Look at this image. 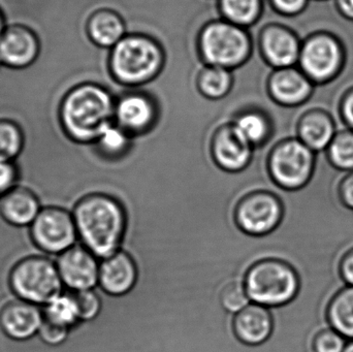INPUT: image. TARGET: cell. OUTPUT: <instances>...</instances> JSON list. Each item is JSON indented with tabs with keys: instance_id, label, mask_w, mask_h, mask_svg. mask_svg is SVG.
Instances as JSON below:
<instances>
[{
	"instance_id": "1",
	"label": "cell",
	"mask_w": 353,
	"mask_h": 352,
	"mask_svg": "<svg viewBox=\"0 0 353 352\" xmlns=\"http://www.w3.org/2000/svg\"><path fill=\"white\" fill-rule=\"evenodd\" d=\"M79 239L97 258L119 251L128 231V213L122 203L109 194L83 196L74 209Z\"/></svg>"
},
{
	"instance_id": "2",
	"label": "cell",
	"mask_w": 353,
	"mask_h": 352,
	"mask_svg": "<svg viewBox=\"0 0 353 352\" xmlns=\"http://www.w3.org/2000/svg\"><path fill=\"white\" fill-rule=\"evenodd\" d=\"M112 113L113 101L109 90L97 83H82L70 89L62 99L60 123L70 140L92 144L111 123Z\"/></svg>"
},
{
	"instance_id": "3",
	"label": "cell",
	"mask_w": 353,
	"mask_h": 352,
	"mask_svg": "<svg viewBox=\"0 0 353 352\" xmlns=\"http://www.w3.org/2000/svg\"><path fill=\"white\" fill-rule=\"evenodd\" d=\"M244 285L250 301L276 309L288 307L296 301L302 289V279L292 262L282 258H265L247 271Z\"/></svg>"
},
{
	"instance_id": "4",
	"label": "cell",
	"mask_w": 353,
	"mask_h": 352,
	"mask_svg": "<svg viewBox=\"0 0 353 352\" xmlns=\"http://www.w3.org/2000/svg\"><path fill=\"white\" fill-rule=\"evenodd\" d=\"M316 154L298 138H285L278 143L268 156L270 178L281 191H301L314 177Z\"/></svg>"
},
{
	"instance_id": "5",
	"label": "cell",
	"mask_w": 353,
	"mask_h": 352,
	"mask_svg": "<svg viewBox=\"0 0 353 352\" xmlns=\"http://www.w3.org/2000/svg\"><path fill=\"white\" fill-rule=\"evenodd\" d=\"M347 63V50L341 37L329 30L310 33L302 41L298 66L316 86L334 82Z\"/></svg>"
},
{
	"instance_id": "6",
	"label": "cell",
	"mask_w": 353,
	"mask_h": 352,
	"mask_svg": "<svg viewBox=\"0 0 353 352\" xmlns=\"http://www.w3.org/2000/svg\"><path fill=\"white\" fill-rule=\"evenodd\" d=\"M10 289L19 300L46 306L61 295L62 283L57 265L41 256L20 260L10 273Z\"/></svg>"
},
{
	"instance_id": "7",
	"label": "cell",
	"mask_w": 353,
	"mask_h": 352,
	"mask_svg": "<svg viewBox=\"0 0 353 352\" xmlns=\"http://www.w3.org/2000/svg\"><path fill=\"white\" fill-rule=\"evenodd\" d=\"M112 70L118 81L141 84L153 78L161 65V52L152 39L132 37L115 45L111 59Z\"/></svg>"
},
{
	"instance_id": "8",
	"label": "cell",
	"mask_w": 353,
	"mask_h": 352,
	"mask_svg": "<svg viewBox=\"0 0 353 352\" xmlns=\"http://www.w3.org/2000/svg\"><path fill=\"white\" fill-rule=\"evenodd\" d=\"M286 207L281 194L255 190L243 196L236 206L234 219L241 231L250 236L274 233L285 220Z\"/></svg>"
},
{
	"instance_id": "9",
	"label": "cell",
	"mask_w": 353,
	"mask_h": 352,
	"mask_svg": "<svg viewBox=\"0 0 353 352\" xmlns=\"http://www.w3.org/2000/svg\"><path fill=\"white\" fill-rule=\"evenodd\" d=\"M201 53L209 63L232 68L244 61L250 51L246 33L234 24L213 23L205 27L201 37Z\"/></svg>"
},
{
	"instance_id": "10",
	"label": "cell",
	"mask_w": 353,
	"mask_h": 352,
	"mask_svg": "<svg viewBox=\"0 0 353 352\" xmlns=\"http://www.w3.org/2000/svg\"><path fill=\"white\" fill-rule=\"evenodd\" d=\"M33 243L50 254H61L74 247L78 239L74 216L64 209H43L30 225Z\"/></svg>"
},
{
	"instance_id": "11",
	"label": "cell",
	"mask_w": 353,
	"mask_h": 352,
	"mask_svg": "<svg viewBox=\"0 0 353 352\" xmlns=\"http://www.w3.org/2000/svg\"><path fill=\"white\" fill-rule=\"evenodd\" d=\"M58 272L62 283L72 291H87L99 287L97 258L84 246H76L60 254Z\"/></svg>"
},
{
	"instance_id": "12",
	"label": "cell",
	"mask_w": 353,
	"mask_h": 352,
	"mask_svg": "<svg viewBox=\"0 0 353 352\" xmlns=\"http://www.w3.org/2000/svg\"><path fill=\"white\" fill-rule=\"evenodd\" d=\"M41 52L39 35L24 24L6 25L0 37V59L4 66L25 68L32 65Z\"/></svg>"
},
{
	"instance_id": "13",
	"label": "cell",
	"mask_w": 353,
	"mask_h": 352,
	"mask_svg": "<svg viewBox=\"0 0 353 352\" xmlns=\"http://www.w3.org/2000/svg\"><path fill=\"white\" fill-rule=\"evenodd\" d=\"M211 154L220 169L238 173L252 163L253 147L239 136L234 126H224L211 140Z\"/></svg>"
},
{
	"instance_id": "14",
	"label": "cell",
	"mask_w": 353,
	"mask_h": 352,
	"mask_svg": "<svg viewBox=\"0 0 353 352\" xmlns=\"http://www.w3.org/2000/svg\"><path fill=\"white\" fill-rule=\"evenodd\" d=\"M275 326L272 309L254 303L234 314L232 320L234 336L247 346H261L267 343L273 336Z\"/></svg>"
},
{
	"instance_id": "15",
	"label": "cell",
	"mask_w": 353,
	"mask_h": 352,
	"mask_svg": "<svg viewBox=\"0 0 353 352\" xmlns=\"http://www.w3.org/2000/svg\"><path fill=\"white\" fill-rule=\"evenodd\" d=\"M139 280L136 260L120 249L99 264V287L108 295L124 296L132 291Z\"/></svg>"
},
{
	"instance_id": "16",
	"label": "cell",
	"mask_w": 353,
	"mask_h": 352,
	"mask_svg": "<svg viewBox=\"0 0 353 352\" xmlns=\"http://www.w3.org/2000/svg\"><path fill=\"white\" fill-rule=\"evenodd\" d=\"M316 85L300 68H279L270 80V92L277 103L285 107H299L310 101Z\"/></svg>"
},
{
	"instance_id": "17",
	"label": "cell",
	"mask_w": 353,
	"mask_h": 352,
	"mask_svg": "<svg viewBox=\"0 0 353 352\" xmlns=\"http://www.w3.org/2000/svg\"><path fill=\"white\" fill-rule=\"evenodd\" d=\"M333 114L321 107L307 110L299 118L296 136L315 153L325 152L338 132Z\"/></svg>"
},
{
	"instance_id": "18",
	"label": "cell",
	"mask_w": 353,
	"mask_h": 352,
	"mask_svg": "<svg viewBox=\"0 0 353 352\" xmlns=\"http://www.w3.org/2000/svg\"><path fill=\"white\" fill-rule=\"evenodd\" d=\"M43 315L37 305L18 300L10 302L0 311V329L12 340L25 341L39 334Z\"/></svg>"
},
{
	"instance_id": "19",
	"label": "cell",
	"mask_w": 353,
	"mask_h": 352,
	"mask_svg": "<svg viewBox=\"0 0 353 352\" xmlns=\"http://www.w3.org/2000/svg\"><path fill=\"white\" fill-rule=\"evenodd\" d=\"M261 45L272 65L284 68L298 64L302 41L292 29L284 26L270 27L263 32Z\"/></svg>"
},
{
	"instance_id": "20",
	"label": "cell",
	"mask_w": 353,
	"mask_h": 352,
	"mask_svg": "<svg viewBox=\"0 0 353 352\" xmlns=\"http://www.w3.org/2000/svg\"><path fill=\"white\" fill-rule=\"evenodd\" d=\"M41 210L39 198L27 188L14 187L0 198V214L14 227L32 225Z\"/></svg>"
},
{
	"instance_id": "21",
	"label": "cell",
	"mask_w": 353,
	"mask_h": 352,
	"mask_svg": "<svg viewBox=\"0 0 353 352\" xmlns=\"http://www.w3.org/2000/svg\"><path fill=\"white\" fill-rule=\"evenodd\" d=\"M327 326L353 340V287L344 285L333 293L325 310Z\"/></svg>"
},
{
	"instance_id": "22",
	"label": "cell",
	"mask_w": 353,
	"mask_h": 352,
	"mask_svg": "<svg viewBox=\"0 0 353 352\" xmlns=\"http://www.w3.org/2000/svg\"><path fill=\"white\" fill-rule=\"evenodd\" d=\"M87 33L91 41L101 48L116 45L124 34V23L115 12L108 10H97L89 17Z\"/></svg>"
},
{
	"instance_id": "23",
	"label": "cell",
	"mask_w": 353,
	"mask_h": 352,
	"mask_svg": "<svg viewBox=\"0 0 353 352\" xmlns=\"http://www.w3.org/2000/svg\"><path fill=\"white\" fill-rule=\"evenodd\" d=\"M117 117L122 127L128 132L141 134L152 123V105L145 97L130 95L121 99L118 105Z\"/></svg>"
},
{
	"instance_id": "24",
	"label": "cell",
	"mask_w": 353,
	"mask_h": 352,
	"mask_svg": "<svg viewBox=\"0 0 353 352\" xmlns=\"http://www.w3.org/2000/svg\"><path fill=\"white\" fill-rule=\"evenodd\" d=\"M325 153L334 169L344 174L353 172V130H338Z\"/></svg>"
},
{
	"instance_id": "25",
	"label": "cell",
	"mask_w": 353,
	"mask_h": 352,
	"mask_svg": "<svg viewBox=\"0 0 353 352\" xmlns=\"http://www.w3.org/2000/svg\"><path fill=\"white\" fill-rule=\"evenodd\" d=\"M25 134L22 126L12 119H0V161H14L23 154Z\"/></svg>"
},
{
	"instance_id": "26",
	"label": "cell",
	"mask_w": 353,
	"mask_h": 352,
	"mask_svg": "<svg viewBox=\"0 0 353 352\" xmlns=\"http://www.w3.org/2000/svg\"><path fill=\"white\" fill-rule=\"evenodd\" d=\"M43 318L48 322L72 329L80 322L76 302L72 293H61L45 306Z\"/></svg>"
},
{
	"instance_id": "27",
	"label": "cell",
	"mask_w": 353,
	"mask_h": 352,
	"mask_svg": "<svg viewBox=\"0 0 353 352\" xmlns=\"http://www.w3.org/2000/svg\"><path fill=\"white\" fill-rule=\"evenodd\" d=\"M95 144L101 154L108 158L118 159L128 154L130 140L126 132L110 123L105 126Z\"/></svg>"
},
{
	"instance_id": "28",
	"label": "cell",
	"mask_w": 353,
	"mask_h": 352,
	"mask_svg": "<svg viewBox=\"0 0 353 352\" xmlns=\"http://www.w3.org/2000/svg\"><path fill=\"white\" fill-rule=\"evenodd\" d=\"M234 127L239 136L252 147L263 144L270 134V125L267 120L263 116L257 114L242 116Z\"/></svg>"
},
{
	"instance_id": "29",
	"label": "cell",
	"mask_w": 353,
	"mask_h": 352,
	"mask_svg": "<svg viewBox=\"0 0 353 352\" xmlns=\"http://www.w3.org/2000/svg\"><path fill=\"white\" fill-rule=\"evenodd\" d=\"M230 83V74L225 68L213 66L201 74L199 88L205 96L217 99L228 93Z\"/></svg>"
},
{
	"instance_id": "30",
	"label": "cell",
	"mask_w": 353,
	"mask_h": 352,
	"mask_svg": "<svg viewBox=\"0 0 353 352\" xmlns=\"http://www.w3.org/2000/svg\"><path fill=\"white\" fill-rule=\"evenodd\" d=\"M221 10L234 24L248 25L261 12V0H221Z\"/></svg>"
},
{
	"instance_id": "31",
	"label": "cell",
	"mask_w": 353,
	"mask_h": 352,
	"mask_svg": "<svg viewBox=\"0 0 353 352\" xmlns=\"http://www.w3.org/2000/svg\"><path fill=\"white\" fill-rule=\"evenodd\" d=\"M222 307L228 313L234 314L249 305L250 298L245 289L244 281L234 280L226 283L219 296Z\"/></svg>"
},
{
	"instance_id": "32",
	"label": "cell",
	"mask_w": 353,
	"mask_h": 352,
	"mask_svg": "<svg viewBox=\"0 0 353 352\" xmlns=\"http://www.w3.org/2000/svg\"><path fill=\"white\" fill-rule=\"evenodd\" d=\"M80 322H90L99 318L103 309V299L97 289L72 291Z\"/></svg>"
},
{
	"instance_id": "33",
	"label": "cell",
	"mask_w": 353,
	"mask_h": 352,
	"mask_svg": "<svg viewBox=\"0 0 353 352\" xmlns=\"http://www.w3.org/2000/svg\"><path fill=\"white\" fill-rule=\"evenodd\" d=\"M348 340L331 327L319 329L310 339L311 352H343Z\"/></svg>"
},
{
	"instance_id": "34",
	"label": "cell",
	"mask_w": 353,
	"mask_h": 352,
	"mask_svg": "<svg viewBox=\"0 0 353 352\" xmlns=\"http://www.w3.org/2000/svg\"><path fill=\"white\" fill-rule=\"evenodd\" d=\"M68 334H70V329L48 322L45 318H43V324L39 331L41 340L49 345L61 344L66 340Z\"/></svg>"
},
{
	"instance_id": "35",
	"label": "cell",
	"mask_w": 353,
	"mask_h": 352,
	"mask_svg": "<svg viewBox=\"0 0 353 352\" xmlns=\"http://www.w3.org/2000/svg\"><path fill=\"white\" fill-rule=\"evenodd\" d=\"M338 115L345 128L353 130V86L346 89L340 97Z\"/></svg>"
},
{
	"instance_id": "36",
	"label": "cell",
	"mask_w": 353,
	"mask_h": 352,
	"mask_svg": "<svg viewBox=\"0 0 353 352\" xmlns=\"http://www.w3.org/2000/svg\"><path fill=\"white\" fill-rule=\"evenodd\" d=\"M18 171L14 161H0V196L16 187Z\"/></svg>"
},
{
	"instance_id": "37",
	"label": "cell",
	"mask_w": 353,
	"mask_h": 352,
	"mask_svg": "<svg viewBox=\"0 0 353 352\" xmlns=\"http://www.w3.org/2000/svg\"><path fill=\"white\" fill-rule=\"evenodd\" d=\"M337 196L344 208L353 211V172L344 174L337 185Z\"/></svg>"
},
{
	"instance_id": "38",
	"label": "cell",
	"mask_w": 353,
	"mask_h": 352,
	"mask_svg": "<svg viewBox=\"0 0 353 352\" xmlns=\"http://www.w3.org/2000/svg\"><path fill=\"white\" fill-rule=\"evenodd\" d=\"M337 270L344 285L353 287V246L344 251L339 258Z\"/></svg>"
},
{
	"instance_id": "39",
	"label": "cell",
	"mask_w": 353,
	"mask_h": 352,
	"mask_svg": "<svg viewBox=\"0 0 353 352\" xmlns=\"http://www.w3.org/2000/svg\"><path fill=\"white\" fill-rule=\"evenodd\" d=\"M310 0H272L278 12L288 17L299 16L308 8Z\"/></svg>"
},
{
	"instance_id": "40",
	"label": "cell",
	"mask_w": 353,
	"mask_h": 352,
	"mask_svg": "<svg viewBox=\"0 0 353 352\" xmlns=\"http://www.w3.org/2000/svg\"><path fill=\"white\" fill-rule=\"evenodd\" d=\"M334 4L342 18L353 22V0H334Z\"/></svg>"
},
{
	"instance_id": "41",
	"label": "cell",
	"mask_w": 353,
	"mask_h": 352,
	"mask_svg": "<svg viewBox=\"0 0 353 352\" xmlns=\"http://www.w3.org/2000/svg\"><path fill=\"white\" fill-rule=\"evenodd\" d=\"M6 27V17H4L3 12H2L1 8H0V37H1L2 33H3L4 29Z\"/></svg>"
},
{
	"instance_id": "42",
	"label": "cell",
	"mask_w": 353,
	"mask_h": 352,
	"mask_svg": "<svg viewBox=\"0 0 353 352\" xmlns=\"http://www.w3.org/2000/svg\"><path fill=\"white\" fill-rule=\"evenodd\" d=\"M343 352H353V340H348L347 345Z\"/></svg>"
},
{
	"instance_id": "43",
	"label": "cell",
	"mask_w": 353,
	"mask_h": 352,
	"mask_svg": "<svg viewBox=\"0 0 353 352\" xmlns=\"http://www.w3.org/2000/svg\"><path fill=\"white\" fill-rule=\"evenodd\" d=\"M2 66H3V64H2L1 59H0V70H1Z\"/></svg>"
}]
</instances>
